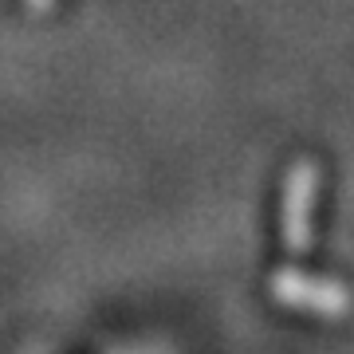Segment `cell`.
Here are the masks:
<instances>
[{
  "label": "cell",
  "instance_id": "6da1fadb",
  "mask_svg": "<svg viewBox=\"0 0 354 354\" xmlns=\"http://www.w3.org/2000/svg\"><path fill=\"white\" fill-rule=\"evenodd\" d=\"M311 189H315V174H311V165L304 169H295L291 177V193H288V244L295 252H304L307 248V213H311Z\"/></svg>",
  "mask_w": 354,
  "mask_h": 354
}]
</instances>
